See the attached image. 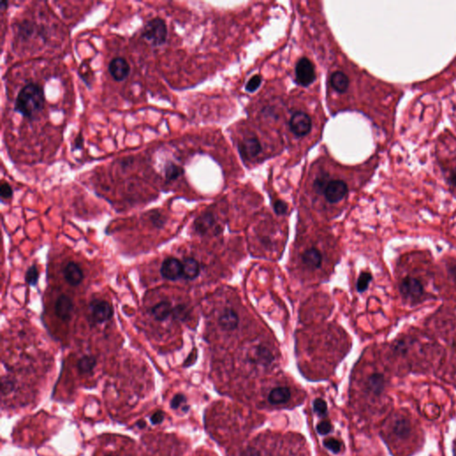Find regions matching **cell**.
Masks as SVG:
<instances>
[{
  "mask_svg": "<svg viewBox=\"0 0 456 456\" xmlns=\"http://www.w3.org/2000/svg\"><path fill=\"white\" fill-rule=\"evenodd\" d=\"M45 94L43 89L37 83H29L18 93L14 110L26 118H35L43 109Z\"/></svg>",
  "mask_w": 456,
  "mask_h": 456,
  "instance_id": "1",
  "label": "cell"
},
{
  "mask_svg": "<svg viewBox=\"0 0 456 456\" xmlns=\"http://www.w3.org/2000/svg\"><path fill=\"white\" fill-rule=\"evenodd\" d=\"M168 37V27L165 21L155 17L149 21L144 27L142 38L154 46H162L165 43Z\"/></svg>",
  "mask_w": 456,
  "mask_h": 456,
  "instance_id": "2",
  "label": "cell"
},
{
  "mask_svg": "<svg viewBox=\"0 0 456 456\" xmlns=\"http://www.w3.org/2000/svg\"><path fill=\"white\" fill-rule=\"evenodd\" d=\"M90 319L93 324H103L113 318V309L112 305L103 300H94L90 304Z\"/></svg>",
  "mask_w": 456,
  "mask_h": 456,
  "instance_id": "3",
  "label": "cell"
},
{
  "mask_svg": "<svg viewBox=\"0 0 456 456\" xmlns=\"http://www.w3.org/2000/svg\"><path fill=\"white\" fill-rule=\"evenodd\" d=\"M296 81L299 85L308 86L315 80V72L313 63L307 57L301 58L295 68Z\"/></svg>",
  "mask_w": 456,
  "mask_h": 456,
  "instance_id": "4",
  "label": "cell"
},
{
  "mask_svg": "<svg viewBox=\"0 0 456 456\" xmlns=\"http://www.w3.org/2000/svg\"><path fill=\"white\" fill-rule=\"evenodd\" d=\"M290 129L291 132L299 137L308 135L312 129L310 117L304 112L295 113L290 119Z\"/></svg>",
  "mask_w": 456,
  "mask_h": 456,
  "instance_id": "5",
  "label": "cell"
},
{
  "mask_svg": "<svg viewBox=\"0 0 456 456\" xmlns=\"http://www.w3.org/2000/svg\"><path fill=\"white\" fill-rule=\"evenodd\" d=\"M347 185L342 180L334 179L330 180L326 185V188L324 190V195L325 199L331 203H336L341 202L342 199L347 195Z\"/></svg>",
  "mask_w": 456,
  "mask_h": 456,
  "instance_id": "6",
  "label": "cell"
},
{
  "mask_svg": "<svg viewBox=\"0 0 456 456\" xmlns=\"http://www.w3.org/2000/svg\"><path fill=\"white\" fill-rule=\"evenodd\" d=\"M162 277L169 281H177L183 277V263L176 258H167L161 268Z\"/></svg>",
  "mask_w": 456,
  "mask_h": 456,
  "instance_id": "7",
  "label": "cell"
},
{
  "mask_svg": "<svg viewBox=\"0 0 456 456\" xmlns=\"http://www.w3.org/2000/svg\"><path fill=\"white\" fill-rule=\"evenodd\" d=\"M400 292L404 297L417 301L419 300L423 294V286L419 280L415 278L408 277L404 278L403 281L400 284Z\"/></svg>",
  "mask_w": 456,
  "mask_h": 456,
  "instance_id": "8",
  "label": "cell"
},
{
  "mask_svg": "<svg viewBox=\"0 0 456 456\" xmlns=\"http://www.w3.org/2000/svg\"><path fill=\"white\" fill-rule=\"evenodd\" d=\"M108 71L113 80L122 81L128 78L130 73V65L125 58L115 57L110 62Z\"/></svg>",
  "mask_w": 456,
  "mask_h": 456,
  "instance_id": "9",
  "label": "cell"
},
{
  "mask_svg": "<svg viewBox=\"0 0 456 456\" xmlns=\"http://www.w3.org/2000/svg\"><path fill=\"white\" fill-rule=\"evenodd\" d=\"M239 152L241 158L246 161L253 159L261 152L262 147L258 138L248 137L239 144Z\"/></svg>",
  "mask_w": 456,
  "mask_h": 456,
  "instance_id": "10",
  "label": "cell"
},
{
  "mask_svg": "<svg viewBox=\"0 0 456 456\" xmlns=\"http://www.w3.org/2000/svg\"><path fill=\"white\" fill-rule=\"evenodd\" d=\"M391 432L396 440L405 441L410 437L413 431L410 420L404 416H399L394 420Z\"/></svg>",
  "mask_w": 456,
  "mask_h": 456,
  "instance_id": "11",
  "label": "cell"
},
{
  "mask_svg": "<svg viewBox=\"0 0 456 456\" xmlns=\"http://www.w3.org/2000/svg\"><path fill=\"white\" fill-rule=\"evenodd\" d=\"M73 312V303L72 299L67 295H60L55 304V313L57 318L63 322H69L72 319Z\"/></svg>",
  "mask_w": 456,
  "mask_h": 456,
  "instance_id": "12",
  "label": "cell"
},
{
  "mask_svg": "<svg viewBox=\"0 0 456 456\" xmlns=\"http://www.w3.org/2000/svg\"><path fill=\"white\" fill-rule=\"evenodd\" d=\"M385 389V378L383 374H371L367 378L365 382V390L370 396L374 397H380L381 394L383 393Z\"/></svg>",
  "mask_w": 456,
  "mask_h": 456,
  "instance_id": "13",
  "label": "cell"
},
{
  "mask_svg": "<svg viewBox=\"0 0 456 456\" xmlns=\"http://www.w3.org/2000/svg\"><path fill=\"white\" fill-rule=\"evenodd\" d=\"M63 274L65 281L72 286H78L84 279L82 269L75 262H69L63 268Z\"/></svg>",
  "mask_w": 456,
  "mask_h": 456,
  "instance_id": "14",
  "label": "cell"
},
{
  "mask_svg": "<svg viewBox=\"0 0 456 456\" xmlns=\"http://www.w3.org/2000/svg\"><path fill=\"white\" fill-rule=\"evenodd\" d=\"M215 228H217L215 218L209 212L203 213L195 220V231L200 235H206L208 232L213 231Z\"/></svg>",
  "mask_w": 456,
  "mask_h": 456,
  "instance_id": "15",
  "label": "cell"
},
{
  "mask_svg": "<svg viewBox=\"0 0 456 456\" xmlns=\"http://www.w3.org/2000/svg\"><path fill=\"white\" fill-rule=\"evenodd\" d=\"M291 397V391L288 387H276L270 390L268 400L273 406H282L287 404Z\"/></svg>",
  "mask_w": 456,
  "mask_h": 456,
  "instance_id": "16",
  "label": "cell"
},
{
  "mask_svg": "<svg viewBox=\"0 0 456 456\" xmlns=\"http://www.w3.org/2000/svg\"><path fill=\"white\" fill-rule=\"evenodd\" d=\"M219 324L225 331H234L238 326V314L231 308H226L219 318Z\"/></svg>",
  "mask_w": 456,
  "mask_h": 456,
  "instance_id": "17",
  "label": "cell"
},
{
  "mask_svg": "<svg viewBox=\"0 0 456 456\" xmlns=\"http://www.w3.org/2000/svg\"><path fill=\"white\" fill-rule=\"evenodd\" d=\"M301 259L305 266L314 269V268H320L323 257H322L320 251L317 249L312 248L308 249L303 252V254L301 255Z\"/></svg>",
  "mask_w": 456,
  "mask_h": 456,
  "instance_id": "18",
  "label": "cell"
},
{
  "mask_svg": "<svg viewBox=\"0 0 456 456\" xmlns=\"http://www.w3.org/2000/svg\"><path fill=\"white\" fill-rule=\"evenodd\" d=\"M251 360L258 365L268 367L270 366L272 363L274 362V357L273 354L271 353V351L269 350L268 348L260 346L255 351Z\"/></svg>",
  "mask_w": 456,
  "mask_h": 456,
  "instance_id": "19",
  "label": "cell"
},
{
  "mask_svg": "<svg viewBox=\"0 0 456 456\" xmlns=\"http://www.w3.org/2000/svg\"><path fill=\"white\" fill-rule=\"evenodd\" d=\"M183 263V278L185 280H195L200 274V265L195 258H186Z\"/></svg>",
  "mask_w": 456,
  "mask_h": 456,
  "instance_id": "20",
  "label": "cell"
},
{
  "mask_svg": "<svg viewBox=\"0 0 456 456\" xmlns=\"http://www.w3.org/2000/svg\"><path fill=\"white\" fill-rule=\"evenodd\" d=\"M330 81L331 87L338 93L346 92L349 86V79L342 72H334L331 74Z\"/></svg>",
  "mask_w": 456,
  "mask_h": 456,
  "instance_id": "21",
  "label": "cell"
},
{
  "mask_svg": "<svg viewBox=\"0 0 456 456\" xmlns=\"http://www.w3.org/2000/svg\"><path fill=\"white\" fill-rule=\"evenodd\" d=\"M172 311L173 308L169 301H162L156 304L154 307H152L151 309L153 318L159 322L167 320L170 315H172Z\"/></svg>",
  "mask_w": 456,
  "mask_h": 456,
  "instance_id": "22",
  "label": "cell"
},
{
  "mask_svg": "<svg viewBox=\"0 0 456 456\" xmlns=\"http://www.w3.org/2000/svg\"><path fill=\"white\" fill-rule=\"evenodd\" d=\"M96 365V359L92 356H84L78 361L77 367L81 374H91Z\"/></svg>",
  "mask_w": 456,
  "mask_h": 456,
  "instance_id": "23",
  "label": "cell"
},
{
  "mask_svg": "<svg viewBox=\"0 0 456 456\" xmlns=\"http://www.w3.org/2000/svg\"><path fill=\"white\" fill-rule=\"evenodd\" d=\"M183 173H184V170L182 168L173 162H169L166 165L165 177L169 181H173V180L179 179Z\"/></svg>",
  "mask_w": 456,
  "mask_h": 456,
  "instance_id": "24",
  "label": "cell"
},
{
  "mask_svg": "<svg viewBox=\"0 0 456 456\" xmlns=\"http://www.w3.org/2000/svg\"><path fill=\"white\" fill-rule=\"evenodd\" d=\"M372 279H373V276H372V274L370 273H367V272L362 273L360 274V276L358 277V280H357V291H359V292H364V291H366L367 288L370 285Z\"/></svg>",
  "mask_w": 456,
  "mask_h": 456,
  "instance_id": "25",
  "label": "cell"
},
{
  "mask_svg": "<svg viewBox=\"0 0 456 456\" xmlns=\"http://www.w3.org/2000/svg\"><path fill=\"white\" fill-rule=\"evenodd\" d=\"M39 278H40V272L36 266L33 265L27 270L26 274H25V281L28 285L35 286L38 284Z\"/></svg>",
  "mask_w": 456,
  "mask_h": 456,
  "instance_id": "26",
  "label": "cell"
},
{
  "mask_svg": "<svg viewBox=\"0 0 456 456\" xmlns=\"http://www.w3.org/2000/svg\"><path fill=\"white\" fill-rule=\"evenodd\" d=\"M327 174H322L318 177L314 182V189L318 194H324L326 185L330 180H328Z\"/></svg>",
  "mask_w": 456,
  "mask_h": 456,
  "instance_id": "27",
  "label": "cell"
},
{
  "mask_svg": "<svg viewBox=\"0 0 456 456\" xmlns=\"http://www.w3.org/2000/svg\"><path fill=\"white\" fill-rule=\"evenodd\" d=\"M172 317L176 320H185V318L187 317V310H186L185 306L179 305V306H177L175 308H173Z\"/></svg>",
  "mask_w": 456,
  "mask_h": 456,
  "instance_id": "28",
  "label": "cell"
},
{
  "mask_svg": "<svg viewBox=\"0 0 456 456\" xmlns=\"http://www.w3.org/2000/svg\"><path fill=\"white\" fill-rule=\"evenodd\" d=\"M324 446L327 449L331 450L332 453H338L342 448V444L335 439H330V440L324 441Z\"/></svg>",
  "mask_w": 456,
  "mask_h": 456,
  "instance_id": "29",
  "label": "cell"
},
{
  "mask_svg": "<svg viewBox=\"0 0 456 456\" xmlns=\"http://www.w3.org/2000/svg\"><path fill=\"white\" fill-rule=\"evenodd\" d=\"M261 82V77L259 76V75H255V76L252 77L251 80H249L248 83H247V85H246V90H247L248 92H254V91H256V90H258V87H259Z\"/></svg>",
  "mask_w": 456,
  "mask_h": 456,
  "instance_id": "30",
  "label": "cell"
},
{
  "mask_svg": "<svg viewBox=\"0 0 456 456\" xmlns=\"http://www.w3.org/2000/svg\"><path fill=\"white\" fill-rule=\"evenodd\" d=\"M314 410L319 416H324L327 412V407L324 400L315 399L314 402Z\"/></svg>",
  "mask_w": 456,
  "mask_h": 456,
  "instance_id": "31",
  "label": "cell"
},
{
  "mask_svg": "<svg viewBox=\"0 0 456 456\" xmlns=\"http://www.w3.org/2000/svg\"><path fill=\"white\" fill-rule=\"evenodd\" d=\"M317 430H318V434H320V435H327L331 431V423H329L328 420H322L318 423Z\"/></svg>",
  "mask_w": 456,
  "mask_h": 456,
  "instance_id": "32",
  "label": "cell"
},
{
  "mask_svg": "<svg viewBox=\"0 0 456 456\" xmlns=\"http://www.w3.org/2000/svg\"><path fill=\"white\" fill-rule=\"evenodd\" d=\"M0 195L2 199H10L13 196V189L9 184L2 183L0 186Z\"/></svg>",
  "mask_w": 456,
  "mask_h": 456,
  "instance_id": "33",
  "label": "cell"
},
{
  "mask_svg": "<svg viewBox=\"0 0 456 456\" xmlns=\"http://www.w3.org/2000/svg\"><path fill=\"white\" fill-rule=\"evenodd\" d=\"M274 209L278 215H284L287 212L288 205L285 202L278 200V201L274 202Z\"/></svg>",
  "mask_w": 456,
  "mask_h": 456,
  "instance_id": "34",
  "label": "cell"
},
{
  "mask_svg": "<svg viewBox=\"0 0 456 456\" xmlns=\"http://www.w3.org/2000/svg\"><path fill=\"white\" fill-rule=\"evenodd\" d=\"M185 403V396H184V395H182V394H178V395H176L175 397L172 398L170 406H171V408H173V409H178L179 407H181V406H182L183 404Z\"/></svg>",
  "mask_w": 456,
  "mask_h": 456,
  "instance_id": "35",
  "label": "cell"
},
{
  "mask_svg": "<svg viewBox=\"0 0 456 456\" xmlns=\"http://www.w3.org/2000/svg\"><path fill=\"white\" fill-rule=\"evenodd\" d=\"M152 224L157 226V227H162V225L165 224V221L163 219L162 214H160L159 212H154L152 216Z\"/></svg>",
  "mask_w": 456,
  "mask_h": 456,
  "instance_id": "36",
  "label": "cell"
},
{
  "mask_svg": "<svg viewBox=\"0 0 456 456\" xmlns=\"http://www.w3.org/2000/svg\"><path fill=\"white\" fill-rule=\"evenodd\" d=\"M20 31L23 33V36L28 37L33 32V30H32V27L30 25V23L25 21V23H23V25L21 26Z\"/></svg>",
  "mask_w": 456,
  "mask_h": 456,
  "instance_id": "37",
  "label": "cell"
},
{
  "mask_svg": "<svg viewBox=\"0 0 456 456\" xmlns=\"http://www.w3.org/2000/svg\"><path fill=\"white\" fill-rule=\"evenodd\" d=\"M164 420V414L162 413V411H158V412H156L154 414H152V417H151V422H152L153 424H160V423H162Z\"/></svg>",
  "mask_w": 456,
  "mask_h": 456,
  "instance_id": "38",
  "label": "cell"
},
{
  "mask_svg": "<svg viewBox=\"0 0 456 456\" xmlns=\"http://www.w3.org/2000/svg\"><path fill=\"white\" fill-rule=\"evenodd\" d=\"M83 142H84L83 136L81 135H78L76 136V138L74 139V141H73V151H76V150H80V149L82 148Z\"/></svg>",
  "mask_w": 456,
  "mask_h": 456,
  "instance_id": "39",
  "label": "cell"
},
{
  "mask_svg": "<svg viewBox=\"0 0 456 456\" xmlns=\"http://www.w3.org/2000/svg\"><path fill=\"white\" fill-rule=\"evenodd\" d=\"M449 179L451 184H453L454 186H456V168H454V169L452 170V172H451Z\"/></svg>",
  "mask_w": 456,
  "mask_h": 456,
  "instance_id": "40",
  "label": "cell"
},
{
  "mask_svg": "<svg viewBox=\"0 0 456 456\" xmlns=\"http://www.w3.org/2000/svg\"><path fill=\"white\" fill-rule=\"evenodd\" d=\"M450 273L452 274L453 277L456 278V263L450 268Z\"/></svg>",
  "mask_w": 456,
  "mask_h": 456,
  "instance_id": "41",
  "label": "cell"
},
{
  "mask_svg": "<svg viewBox=\"0 0 456 456\" xmlns=\"http://www.w3.org/2000/svg\"><path fill=\"white\" fill-rule=\"evenodd\" d=\"M146 423L144 420H140V422H138V423H136V426L138 427V428H140V429H143V428L146 426Z\"/></svg>",
  "mask_w": 456,
  "mask_h": 456,
  "instance_id": "42",
  "label": "cell"
},
{
  "mask_svg": "<svg viewBox=\"0 0 456 456\" xmlns=\"http://www.w3.org/2000/svg\"><path fill=\"white\" fill-rule=\"evenodd\" d=\"M7 6H8V2H7V1H2V2H1V8H2V9H4V8H7Z\"/></svg>",
  "mask_w": 456,
  "mask_h": 456,
  "instance_id": "43",
  "label": "cell"
},
{
  "mask_svg": "<svg viewBox=\"0 0 456 456\" xmlns=\"http://www.w3.org/2000/svg\"><path fill=\"white\" fill-rule=\"evenodd\" d=\"M106 456H115V455H113V454H108V455H106Z\"/></svg>",
  "mask_w": 456,
  "mask_h": 456,
  "instance_id": "44",
  "label": "cell"
}]
</instances>
